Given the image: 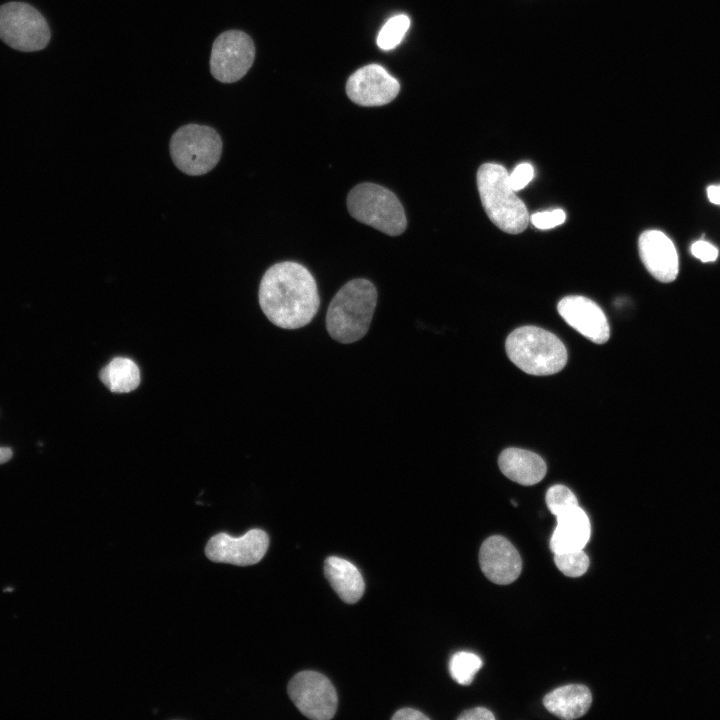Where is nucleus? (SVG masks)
Wrapping results in <instances>:
<instances>
[{"label":"nucleus","instance_id":"1","mask_svg":"<svg viewBox=\"0 0 720 720\" xmlns=\"http://www.w3.org/2000/svg\"><path fill=\"white\" fill-rule=\"evenodd\" d=\"M258 298L268 320L283 329L306 326L320 306L314 277L306 267L293 261L274 264L264 273Z\"/></svg>","mask_w":720,"mask_h":720},{"label":"nucleus","instance_id":"2","mask_svg":"<svg viewBox=\"0 0 720 720\" xmlns=\"http://www.w3.org/2000/svg\"><path fill=\"white\" fill-rule=\"evenodd\" d=\"M377 303L374 284L363 278L350 280L335 294L326 314L329 335L344 344L360 340L368 331Z\"/></svg>","mask_w":720,"mask_h":720},{"label":"nucleus","instance_id":"3","mask_svg":"<svg viewBox=\"0 0 720 720\" xmlns=\"http://www.w3.org/2000/svg\"><path fill=\"white\" fill-rule=\"evenodd\" d=\"M477 187L486 214L499 229L509 234H519L526 229L527 208L512 189L504 166L482 164L477 171Z\"/></svg>","mask_w":720,"mask_h":720},{"label":"nucleus","instance_id":"4","mask_svg":"<svg viewBox=\"0 0 720 720\" xmlns=\"http://www.w3.org/2000/svg\"><path fill=\"white\" fill-rule=\"evenodd\" d=\"M505 348L509 359L531 375L555 374L567 362V350L560 339L536 326H523L512 331Z\"/></svg>","mask_w":720,"mask_h":720},{"label":"nucleus","instance_id":"5","mask_svg":"<svg viewBox=\"0 0 720 720\" xmlns=\"http://www.w3.org/2000/svg\"><path fill=\"white\" fill-rule=\"evenodd\" d=\"M347 208L354 219L389 236L400 235L407 227L398 197L375 183L365 182L352 188L347 196Z\"/></svg>","mask_w":720,"mask_h":720},{"label":"nucleus","instance_id":"6","mask_svg":"<svg viewBox=\"0 0 720 720\" xmlns=\"http://www.w3.org/2000/svg\"><path fill=\"white\" fill-rule=\"evenodd\" d=\"M169 148L175 166L187 175L197 176L217 165L222 140L209 126L187 124L172 135Z\"/></svg>","mask_w":720,"mask_h":720},{"label":"nucleus","instance_id":"7","mask_svg":"<svg viewBox=\"0 0 720 720\" xmlns=\"http://www.w3.org/2000/svg\"><path fill=\"white\" fill-rule=\"evenodd\" d=\"M0 39L16 50L38 51L48 44L50 30L35 8L22 2H10L0 7Z\"/></svg>","mask_w":720,"mask_h":720},{"label":"nucleus","instance_id":"8","mask_svg":"<svg viewBox=\"0 0 720 720\" xmlns=\"http://www.w3.org/2000/svg\"><path fill=\"white\" fill-rule=\"evenodd\" d=\"M254 58L255 46L251 37L240 30H228L213 42L210 70L220 82H236L248 72Z\"/></svg>","mask_w":720,"mask_h":720},{"label":"nucleus","instance_id":"9","mask_svg":"<svg viewBox=\"0 0 720 720\" xmlns=\"http://www.w3.org/2000/svg\"><path fill=\"white\" fill-rule=\"evenodd\" d=\"M288 694L306 717L313 720L331 719L337 709V694L333 684L316 671H302L290 680Z\"/></svg>","mask_w":720,"mask_h":720},{"label":"nucleus","instance_id":"10","mask_svg":"<svg viewBox=\"0 0 720 720\" xmlns=\"http://www.w3.org/2000/svg\"><path fill=\"white\" fill-rule=\"evenodd\" d=\"M269 546V537L261 529H251L240 537L227 533L214 535L205 547V554L213 562L248 566L258 563Z\"/></svg>","mask_w":720,"mask_h":720},{"label":"nucleus","instance_id":"11","mask_svg":"<svg viewBox=\"0 0 720 720\" xmlns=\"http://www.w3.org/2000/svg\"><path fill=\"white\" fill-rule=\"evenodd\" d=\"M400 84L384 67L366 65L354 72L346 84L348 97L360 106H382L398 95Z\"/></svg>","mask_w":720,"mask_h":720},{"label":"nucleus","instance_id":"12","mask_svg":"<svg viewBox=\"0 0 720 720\" xmlns=\"http://www.w3.org/2000/svg\"><path fill=\"white\" fill-rule=\"evenodd\" d=\"M560 316L572 328L596 344L608 341L610 329L602 309L584 296H566L557 306Z\"/></svg>","mask_w":720,"mask_h":720},{"label":"nucleus","instance_id":"13","mask_svg":"<svg viewBox=\"0 0 720 720\" xmlns=\"http://www.w3.org/2000/svg\"><path fill=\"white\" fill-rule=\"evenodd\" d=\"M479 564L491 582L506 585L514 582L522 570V560L516 548L502 536H491L481 545Z\"/></svg>","mask_w":720,"mask_h":720},{"label":"nucleus","instance_id":"14","mask_svg":"<svg viewBox=\"0 0 720 720\" xmlns=\"http://www.w3.org/2000/svg\"><path fill=\"white\" fill-rule=\"evenodd\" d=\"M640 258L650 274L660 282L676 279L679 261L672 240L659 230L643 232L638 241Z\"/></svg>","mask_w":720,"mask_h":720},{"label":"nucleus","instance_id":"15","mask_svg":"<svg viewBox=\"0 0 720 720\" xmlns=\"http://www.w3.org/2000/svg\"><path fill=\"white\" fill-rule=\"evenodd\" d=\"M557 525L550 539L554 554L583 550L590 539L591 524L586 512L578 506L556 516Z\"/></svg>","mask_w":720,"mask_h":720},{"label":"nucleus","instance_id":"16","mask_svg":"<svg viewBox=\"0 0 720 720\" xmlns=\"http://www.w3.org/2000/svg\"><path fill=\"white\" fill-rule=\"evenodd\" d=\"M501 472L521 485H534L546 475V464L536 453L520 448H507L499 456Z\"/></svg>","mask_w":720,"mask_h":720},{"label":"nucleus","instance_id":"17","mask_svg":"<svg viewBox=\"0 0 720 720\" xmlns=\"http://www.w3.org/2000/svg\"><path fill=\"white\" fill-rule=\"evenodd\" d=\"M324 574L342 601L353 604L362 597L365 589L364 580L351 562L330 556L325 560Z\"/></svg>","mask_w":720,"mask_h":720},{"label":"nucleus","instance_id":"18","mask_svg":"<svg viewBox=\"0 0 720 720\" xmlns=\"http://www.w3.org/2000/svg\"><path fill=\"white\" fill-rule=\"evenodd\" d=\"M543 703L545 708L559 718L572 720L583 716L591 706L590 690L581 684L558 687L548 693Z\"/></svg>","mask_w":720,"mask_h":720},{"label":"nucleus","instance_id":"19","mask_svg":"<svg viewBox=\"0 0 720 720\" xmlns=\"http://www.w3.org/2000/svg\"><path fill=\"white\" fill-rule=\"evenodd\" d=\"M102 383L114 393H128L140 384L136 363L126 357L113 358L99 373Z\"/></svg>","mask_w":720,"mask_h":720},{"label":"nucleus","instance_id":"20","mask_svg":"<svg viewBox=\"0 0 720 720\" xmlns=\"http://www.w3.org/2000/svg\"><path fill=\"white\" fill-rule=\"evenodd\" d=\"M481 667V658L467 651L455 653L449 662V671L452 678L461 685H469Z\"/></svg>","mask_w":720,"mask_h":720},{"label":"nucleus","instance_id":"21","mask_svg":"<svg viewBox=\"0 0 720 720\" xmlns=\"http://www.w3.org/2000/svg\"><path fill=\"white\" fill-rule=\"evenodd\" d=\"M410 27V18L405 14H398L386 21L376 38L377 45L382 50H391L398 46Z\"/></svg>","mask_w":720,"mask_h":720},{"label":"nucleus","instance_id":"22","mask_svg":"<svg viewBox=\"0 0 720 720\" xmlns=\"http://www.w3.org/2000/svg\"><path fill=\"white\" fill-rule=\"evenodd\" d=\"M554 561L559 571L568 577H579L589 567V558L583 550L554 554Z\"/></svg>","mask_w":720,"mask_h":720},{"label":"nucleus","instance_id":"23","mask_svg":"<svg viewBox=\"0 0 720 720\" xmlns=\"http://www.w3.org/2000/svg\"><path fill=\"white\" fill-rule=\"evenodd\" d=\"M546 504L552 514L558 516L578 506L574 493L564 485H554L546 493Z\"/></svg>","mask_w":720,"mask_h":720},{"label":"nucleus","instance_id":"24","mask_svg":"<svg viewBox=\"0 0 720 720\" xmlns=\"http://www.w3.org/2000/svg\"><path fill=\"white\" fill-rule=\"evenodd\" d=\"M566 219V214L562 209L543 211L534 213L530 220L538 229H550L561 225Z\"/></svg>","mask_w":720,"mask_h":720},{"label":"nucleus","instance_id":"25","mask_svg":"<svg viewBox=\"0 0 720 720\" xmlns=\"http://www.w3.org/2000/svg\"><path fill=\"white\" fill-rule=\"evenodd\" d=\"M533 176V166L530 163H521L509 174L510 185L515 192L519 191L532 180Z\"/></svg>","mask_w":720,"mask_h":720},{"label":"nucleus","instance_id":"26","mask_svg":"<svg viewBox=\"0 0 720 720\" xmlns=\"http://www.w3.org/2000/svg\"><path fill=\"white\" fill-rule=\"evenodd\" d=\"M691 252L702 262H713L718 257V249L704 240L694 242L691 246Z\"/></svg>","mask_w":720,"mask_h":720},{"label":"nucleus","instance_id":"27","mask_svg":"<svg viewBox=\"0 0 720 720\" xmlns=\"http://www.w3.org/2000/svg\"><path fill=\"white\" fill-rule=\"evenodd\" d=\"M459 720H494L495 716L484 707H475L464 711L459 717Z\"/></svg>","mask_w":720,"mask_h":720},{"label":"nucleus","instance_id":"28","mask_svg":"<svg viewBox=\"0 0 720 720\" xmlns=\"http://www.w3.org/2000/svg\"><path fill=\"white\" fill-rule=\"evenodd\" d=\"M393 720H428L422 712L412 708H402L392 716Z\"/></svg>","mask_w":720,"mask_h":720},{"label":"nucleus","instance_id":"29","mask_svg":"<svg viewBox=\"0 0 720 720\" xmlns=\"http://www.w3.org/2000/svg\"><path fill=\"white\" fill-rule=\"evenodd\" d=\"M707 195L711 203L720 205V185H711L707 188Z\"/></svg>","mask_w":720,"mask_h":720},{"label":"nucleus","instance_id":"30","mask_svg":"<svg viewBox=\"0 0 720 720\" xmlns=\"http://www.w3.org/2000/svg\"><path fill=\"white\" fill-rule=\"evenodd\" d=\"M12 450L8 447H0V464L7 462L12 457Z\"/></svg>","mask_w":720,"mask_h":720}]
</instances>
